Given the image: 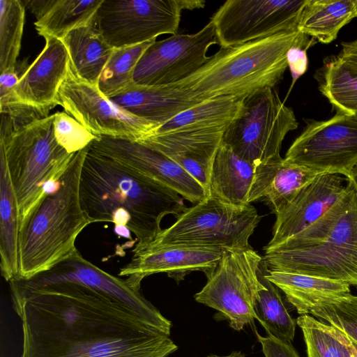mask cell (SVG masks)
<instances>
[{"label":"cell","mask_w":357,"mask_h":357,"mask_svg":"<svg viewBox=\"0 0 357 357\" xmlns=\"http://www.w3.org/2000/svg\"><path fill=\"white\" fill-rule=\"evenodd\" d=\"M263 259L273 271L342 281L357 289V187L347 178L344 191L317 221L272 247Z\"/></svg>","instance_id":"3957f363"},{"label":"cell","mask_w":357,"mask_h":357,"mask_svg":"<svg viewBox=\"0 0 357 357\" xmlns=\"http://www.w3.org/2000/svg\"><path fill=\"white\" fill-rule=\"evenodd\" d=\"M204 6L199 0H103L94 24L112 48H123L176 34L182 10Z\"/></svg>","instance_id":"30bf717a"},{"label":"cell","mask_w":357,"mask_h":357,"mask_svg":"<svg viewBox=\"0 0 357 357\" xmlns=\"http://www.w3.org/2000/svg\"><path fill=\"white\" fill-rule=\"evenodd\" d=\"M59 105L97 137L142 141L156 133L159 125L135 116L78 78L69 67L59 91Z\"/></svg>","instance_id":"5bb4252c"},{"label":"cell","mask_w":357,"mask_h":357,"mask_svg":"<svg viewBox=\"0 0 357 357\" xmlns=\"http://www.w3.org/2000/svg\"><path fill=\"white\" fill-rule=\"evenodd\" d=\"M243 106V100L231 96L206 100L160 126L155 134L227 128L239 116Z\"/></svg>","instance_id":"f1b7e54d"},{"label":"cell","mask_w":357,"mask_h":357,"mask_svg":"<svg viewBox=\"0 0 357 357\" xmlns=\"http://www.w3.org/2000/svg\"><path fill=\"white\" fill-rule=\"evenodd\" d=\"M69 282L91 289L135 312L141 319L169 335L172 323L141 292V284L123 279L100 268L79 250L50 269L29 279L9 282L13 308L29 293L46 285Z\"/></svg>","instance_id":"52a82bcc"},{"label":"cell","mask_w":357,"mask_h":357,"mask_svg":"<svg viewBox=\"0 0 357 357\" xmlns=\"http://www.w3.org/2000/svg\"><path fill=\"white\" fill-rule=\"evenodd\" d=\"M262 259L252 248L225 249L218 265L205 274L207 282L195 299L218 311L233 329L242 330L256 319Z\"/></svg>","instance_id":"8fae6325"},{"label":"cell","mask_w":357,"mask_h":357,"mask_svg":"<svg viewBox=\"0 0 357 357\" xmlns=\"http://www.w3.org/2000/svg\"><path fill=\"white\" fill-rule=\"evenodd\" d=\"M331 326L336 340L339 357H354L350 349L349 339L343 333L335 327Z\"/></svg>","instance_id":"ab89813d"},{"label":"cell","mask_w":357,"mask_h":357,"mask_svg":"<svg viewBox=\"0 0 357 357\" xmlns=\"http://www.w3.org/2000/svg\"><path fill=\"white\" fill-rule=\"evenodd\" d=\"M296 324L303 332L307 357H339L336 340L329 324L308 314L298 317Z\"/></svg>","instance_id":"e575fe53"},{"label":"cell","mask_w":357,"mask_h":357,"mask_svg":"<svg viewBox=\"0 0 357 357\" xmlns=\"http://www.w3.org/2000/svg\"><path fill=\"white\" fill-rule=\"evenodd\" d=\"M70 58V66L80 79L98 87L100 75L113 50L94 22L73 29L61 40Z\"/></svg>","instance_id":"484cf974"},{"label":"cell","mask_w":357,"mask_h":357,"mask_svg":"<svg viewBox=\"0 0 357 357\" xmlns=\"http://www.w3.org/2000/svg\"><path fill=\"white\" fill-rule=\"evenodd\" d=\"M342 49L337 54L351 67L357 69V38L349 42H342Z\"/></svg>","instance_id":"f35d334b"},{"label":"cell","mask_w":357,"mask_h":357,"mask_svg":"<svg viewBox=\"0 0 357 357\" xmlns=\"http://www.w3.org/2000/svg\"><path fill=\"white\" fill-rule=\"evenodd\" d=\"M109 99L130 114L160 126L204 101L173 84L142 86L134 83Z\"/></svg>","instance_id":"44dd1931"},{"label":"cell","mask_w":357,"mask_h":357,"mask_svg":"<svg viewBox=\"0 0 357 357\" xmlns=\"http://www.w3.org/2000/svg\"><path fill=\"white\" fill-rule=\"evenodd\" d=\"M312 40L299 31H290L220 47L199 70L173 84L203 100L222 96L243 100L275 88L288 68V50L296 45L309 48Z\"/></svg>","instance_id":"5b68a950"},{"label":"cell","mask_w":357,"mask_h":357,"mask_svg":"<svg viewBox=\"0 0 357 357\" xmlns=\"http://www.w3.org/2000/svg\"><path fill=\"white\" fill-rule=\"evenodd\" d=\"M345 181L338 174H318L275 214L273 237L266 247L283 242L321 218L343 194Z\"/></svg>","instance_id":"d6986e66"},{"label":"cell","mask_w":357,"mask_h":357,"mask_svg":"<svg viewBox=\"0 0 357 357\" xmlns=\"http://www.w3.org/2000/svg\"><path fill=\"white\" fill-rule=\"evenodd\" d=\"M89 146L74 155L60 180L47 186L19 227L16 279H29L46 271L78 250L76 238L91 224L82 208L79 190Z\"/></svg>","instance_id":"277c9868"},{"label":"cell","mask_w":357,"mask_h":357,"mask_svg":"<svg viewBox=\"0 0 357 357\" xmlns=\"http://www.w3.org/2000/svg\"><path fill=\"white\" fill-rule=\"evenodd\" d=\"M44 38V48L21 75L14 92L20 103L47 117L50 109L59 105V91L68 75L70 58L60 39Z\"/></svg>","instance_id":"ac0fdd59"},{"label":"cell","mask_w":357,"mask_h":357,"mask_svg":"<svg viewBox=\"0 0 357 357\" xmlns=\"http://www.w3.org/2000/svg\"><path fill=\"white\" fill-rule=\"evenodd\" d=\"M225 249L187 244H135L130 260L119 270V276L142 282L152 274L166 273L179 282L195 271L206 274L219 263Z\"/></svg>","instance_id":"e0dca14e"},{"label":"cell","mask_w":357,"mask_h":357,"mask_svg":"<svg viewBox=\"0 0 357 357\" xmlns=\"http://www.w3.org/2000/svg\"><path fill=\"white\" fill-rule=\"evenodd\" d=\"M257 273L262 287L255 305L256 319L268 335L291 342L295 335L296 320L289 313L282 291L265 277L263 259Z\"/></svg>","instance_id":"4dcf8cb0"},{"label":"cell","mask_w":357,"mask_h":357,"mask_svg":"<svg viewBox=\"0 0 357 357\" xmlns=\"http://www.w3.org/2000/svg\"><path fill=\"white\" fill-rule=\"evenodd\" d=\"M155 40L139 45L114 49L99 78L98 89L107 98L126 90L133 82L135 68L146 49Z\"/></svg>","instance_id":"1f68e13d"},{"label":"cell","mask_w":357,"mask_h":357,"mask_svg":"<svg viewBox=\"0 0 357 357\" xmlns=\"http://www.w3.org/2000/svg\"><path fill=\"white\" fill-rule=\"evenodd\" d=\"M307 0H228L212 16L218 44L228 47L298 31Z\"/></svg>","instance_id":"4fadbf2b"},{"label":"cell","mask_w":357,"mask_h":357,"mask_svg":"<svg viewBox=\"0 0 357 357\" xmlns=\"http://www.w3.org/2000/svg\"><path fill=\"white\" fill-rule=\"evenodd\" d=\"M82 208L91 224L112 222L117 235L137 245L154 241L167 215L186 209L183 199L119 162L89 149L79 180Z\"/></svg>","instance_id":"7a4b0ae2"},{"label":"cell","mask_w":357,"mask_h":357,"mask_svg":"<svg viewBox=\"0 0 357 357\" xmlns=\"http://www.w3.org/2000/svg\"><path fill=\"white\" fill-rule=\"evenodd\" d=\"M103 0H24L35 15L38 33L61 40L68 32L94 22Z\"/></svg>","instance_id":"cb8c5ba5"},{"label":"cell","mask_w":357,"mask_h":357,"mask_svg":"<svg viewBox=\"0 0 357 357\" xmlns=\"http://www.w3.org/2000/svg\"><path fill=\"white\" fill-rule=\"evenodd\" d=\"M260 219L257 209L251 204L234 206L207 196L187 208L173 225L162 229L149 243L250 248L252 247L249 238Z\"/></svg>","instance_id":"ba28073f"},{"label":"cell","mask_w":357,"mask_h":357,"mask_svg":"<svg viewBox=\"0 0 357 357\" xmlns=\"http://www.w3.org/2000/svg\"><path fill=\"white\" fill-rule=\"evenodd\" d=\"M255 166L222 142L216 153L208 196L234 206H245L254 179Z\"/></svg>","instance_id":"d4e9b609"},{"label":"cell","mask_w":357,"mask_h":357,"mask_svg":"<svg viewBox=\"0 0 357 357\" xmlns=\"http://www.w3.org/2000/svg\"><path fill=\"white\" fill-rule=\"evenodd\" d=\"M226 128L155 134L139 142L176 162L202 185L208 196L213 162Z\"/></svg>","instance_id":"ffe728a7"},{"label":"cell","mask_w":357,"mask_h":357,"mask_svg":"<svg viewBox=\"0 0 357 357\" xmlns=\"http://www.w3.org/2000/svg\"><path fill=\"white\" fill-rule=\"evenodd\" d=\"M19 210L4 153L0 150V268L10 282L19 275Z\"/></svg>","instance_id":"4316f807"},{"label":"cell","mask_w":357,"mask_h":357,"mask_svg":"<svg viewBox=\"0 0 357 357\" xmlns=\"http://www.w3.org/2000/svg\"><path fill=\"white\" fill-rule=\"evenodd\" d=\"M319 174L281 156L270 159L255 167L248 203L264 202L276 214Z\"/></svg>","instance_id":"7402d4cb"},{"label":"cell","mask_w":357,"mask_h":357,"mask_svg":"<svg viewBox=\"0 0 357 357\" xmlns=\"http://www.w3.org/2000/svg\"><path fill=\"white\" fill-rule=\"evenodd\" d=\"M218 44L211 20L192 34H174L155 41L144 52L133 73V82L142 86L176 83L202 67L209 59V47Z\"/></svg>","instance_id":"9a60e30c"},{"label":"cell","mask_w":357,"mask_h":357,"mask_svg":"<svg viewBox=\"0 0 357 357\" xmlns=\"http://www.w3.org/2000/svg\"><path fill=\"white\" fill-rule=\"evenodd\" d=\"M21 319V357H167L169 335L128 308L82 285L39 288L14 310Z\"/></svg>","instance_id":"6da1fadb"},{"label":"cell","mask_w":357,"mask_h":357,"mask_svg":"<svg viewBox=\"0 0 357 357\" xmlns=\"http://www.w3.org/2000/svg\"></svg>","instance_id":"ee69618b"},{"label":"cell","mask_w":357,"mask_h":357,"mask_svg":"<svg viewBox=\"0 0 357 357\" xmlns=\"http://www.w3.org/2000/svg\"><path fill=\"white\" fill-rule=\"evenodd\" d=\"M264 262L265 277L282 291L287 301L301 315L308 314L321 303L351 294L350 285L342 281L273 271L268 268L264 260Z\"/></svg>","instance_id":"603a6c76"},{"label":"cell","mask_w":357,"mask_h":357,"mask_svg":"<svg viewBox=\"0 0 357 357\" xmlns=\"http://www.w3.org/2000/svg\"><path fill=\"white\" fill-rule=\"evenodd\" d=\"M53 119L52 114L13 132L0 130V150L17 201L19 227L43 197L47 186L60 180L75 154L56 142Z\"/></svg>","instance_id":"8992f818"},{"label":"cell","mask_w":357,"mask_h":357,"mask_svg":"<svg viewBox=\"0 0 357 357\" xmlns=\"http://www.w3.org/2000/svg\"><path fill=\"white\" fill-rule=\"evenodd\" d=\"M25 6L20 0L0 1V73L14 68L21 48Z\"/></svg>","instance_id":"d6a6232c"},{"label":"cell","mask_w":357,"mask_h":357,"mask_svg":"<svg viewBox=\"0 0 357 357\" xmlns=\"http://www.w3.org/2000/svg\"><path fill=\"white\" fill-rule=\"evenodd\" d=\"M206 357H245V355L241 351H234L227 356H218L215 354H211Z\"/></svg>","instance_id":"60d3db41"},{"label":"cell","mask_w":357,"mask_h":357,"mask_svg":"<svg viewBox=\"0 0 357 357\" xmlns=\"http://www.w3.org/2000/svg\"><path fill=\"white\" fill-rule=\"evenodd\" d=\"M350 349L354 357H357V347H356L350 340Z\"/></svg>","instance_id":"7bdbcfd3"},{"label":"cell","mask_w":357,"mask_h":357,"mask_svg":"<svg viewBox=\"0 0 357 357\" xmlns=\"http://www.w3.org/2000/svg\"><path fill=\"white\" fill-rule=\"evenodd\" d=\"M53 116L54 137L68 153L75 154L84 149L97 139V136L66 112H56Z\"/></svg>","instance_id":"d590c367"},{"label":"cell","mask_w":357,"mask_h":357,"mask_svg":"<svg viewBox=\"0 0 357 357\" xmlns=\"http://www.w3.org/2000/svg\"><path fill=\"white\" fill-rule=\"evenodd\" d=\"M89 149L175 192L190 202L197 204L207 197L202 185L180 165L140 142L102 136L93 140Z\"/></svg>","instance_id":"2e32d148"},{"label":"cell","mask_w":357,"mask_h":357,"mask_svg":"<svg viewBox=\"0 0 357 357\" xmlns=\"http://www.w3.org/2000/svg\"><path fill=\"white\" fill-rule=\"evenodd\" d=\"M343 333L357 347V296L350 294L319 304L310 312Z\"/></svg>","instance_id":"836d02e7"},{"label":"cell","mask_w":357,"mask_h":357,"mask_svg":"<svg viewBox=\"0 0 357 357\" xmlns=\"http://www.w3.org/2000/svg\"><path fill=\"white\" fill-rule=\"evenodd\" d=\"M307 49L306 47L296 45L291 47L287 53V66L290 70L292 77L291 89L297 79L307 70Z\"/></svg>","instance_id":"74e56055"},{"label":"cell","mask_w":357,"mask_h":357,"mask_svg":"<svg viewBox=\"0 0 357 357\" xmlns=\"http://www.w3.org/2000/svg\"><path fill=\"white\" fill-rule=\"evenodd\" d=\"M357 17V0H307L298 30L321 43L336 39L340 29Z\"/></svg>","instance_id":"83f0119b"},{"label":"cell","mask_w":357,"mask_h":357,"mask_svg":"<svg viewBox=\"0 0 357 357\" xmlns=\"http://www.w3.org/2000/svg\"><path fill=\"white\" fill-rule=\"evenodd\" d=\"M298 123L275 88L245 100L239 116L226 128L222 142L254 166L280 156L282 143Z\"/></svg>","instance_id":"9c48e42d"},{"label":"cell","mask_w":357,"mask_h":357,"mask_svg":"<svg viewBox=\"0 0 357 357\" xmlns=\"http://www.w3.org/2000/svg\"><path fill=\"white\" fill-rule=\"evenodd\" d=\"M314 78L336 112L357 116V69L338 55L326 57Z\"/></svg>","instance_id":"f546056e"},{"label":"cell","mask_w":357,"mask_h":357,"mask_svg":"<svg viewBox=\"0 0 357 357\" xmlns=\"http://www.w3.org/2000/svg\"><path fill=\"white\" fill-rule=\"evenodd\" d=\"M349 178L351 179L357 187V163L351 169Z\"/></svg>","instance_id":"b9f144b4"},{"label":"cell","mask_w":357,"mask_h":357,"mask_svg":"<svg viewBox=\"0 0 357 357\" xmlns=\"http://www.w3.org/2000/svg\"><path fill=\"white\" fill-rule=\"evenodd\" d=\"M305 126L284 160L319 173L349 178L357 163V116L336 114L328 120L304 119Z\"/></svg>","instance_id":"7c38bea8"},{"label":"cell","mask_w":357,"mask_h":357,"mask_svg":"<svg viewBox=\"0 0 357 357\" xmlns=\"http://www.w3.org/2000/svg\"><path fill=\"white\" fill-rule=\"evenodd\" d=\"M265 357H300L291 342H284L273 336L263 337L255 331Z\"/></svg>","instance_id":"8d00e7d4"}]
</instances>
